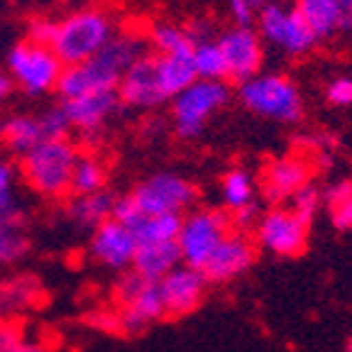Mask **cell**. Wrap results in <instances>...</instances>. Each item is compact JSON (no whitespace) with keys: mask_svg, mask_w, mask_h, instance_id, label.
I'll list each match as a JSON object with an SVG mask.
<instances>
[{"mask_svg":"<svg viewBox=\"0 0 352 352\" xmlns=\"http://www.w3.org/2000/svg\"><path fill=\"white\" fill-rule=\"evenodd\" d=\"M144 54L149 52L147 39H142V34L118 30L96 56L81 61V64L64 66L54 91L61 100H72L83 94L118 88V81L127 72V66L135 64Z\"/></svg>","mask_w":352,"mask_h":352,"instance_id":"1","label":"cell"},{"mask_svg":"<svg viewBox=\"0 0 352 352\" xmlns=\"http://www.w3.org/2000/svg\"><path fill=\"white\" fill-rule=\"evenodd\" d=\"M116 32V17L105 8L83 6L61 17H54L50 47L64 66L81 64L98 54Z\"/></svg>","mask_w":352,"mask_h":352,"instance_id":"2","label":"cell"},{"mask_svg":"<svg viewBox=\"0 0 352 352\" xmlns=\"http://www.w3.org/2000/svg\"><path fill=\"white\" fill-rule=\"evenodd\" d=\"M78 147L69 138L42 140L25 157H20V179L37 196L47 201H61L69 196L72 171L76 164Z\"/></svg>","mask_w":352,"mask_h":352,"instance_id":"3","label":"cell"},{"mask_svg":"<svg viewBox=\"0 0 352 352\" xmlns=\"http://www.w3.org/2000/svg\"><path fill=\"white\" fill-rule=\"evenodd\" d=\"M6 72L12 78L15 88L37 98V96H47L54 91L56 81L64 72V64L52 52V47L37 44L32 39H22L8 50Z\"/></svg>","mask_w":352,"mask_h":352,"instance_id":"4","label":"cell"},{"mask_svg":"<svg viewBox=\"0 0 352 352\" xmlns=\"http://www.w3.org/2000/svg\"><path fill=\"white\" fill-rule=\"evenodd\" d=\"M240 100L254 116L276 122H298L303 116V98L296 83L281 74H257L242 81Z\"/></svg>","mask_w":352,"mask_h":352,"instance_id":"5","label":"cell"},{"mask_svg":"<svg viewBox=\"0 0 352 352\" xmlns=\"http://www.w3.org/2000/svg\"><path fill=\"white\" fill-rule=\"evenodd\" d=\"M230 100V88L226 81L196 78L182 94L171 98L174 130L182 140H196L206 130L210 118Z\"/></svg>","mask_w":352,"mask_h":352,"instance_id":"6","label":"cell"},{"mask_svg":"<svg viewBox=\"0 0 352 352\" xmlns=\"http://www.w3.org/2000/svg\"><path fill=\"white\" fill-rule=\"evenodd\" d=\"M230 232V218L223 210L198 208L182 215V228L176 235V245L182 252V264L204 270L223 237Z\"/></svg>","mask_w":352,"mask_h":352,"instance_id":"7","label":"cell"},{"mask_svg":"<svg viewBox=\"0 0 352 352\" xmlns=\"http://www.w3.org/2000/svg\"><path fill=\"white\" fill-rule=\"evenodd\" d=\"M130 198L147 215H184L196 201V186L182 174L160 171L140 182Z\"/></svg>","mask_w":352,"mask_h":352,"instance_id":"8","label":"cell"},{"mask_svg":"<svg viewBox=\"0 0 352 352\" xmlns=\"http://www.w3.org/2000/svg\"><path fill=\"white\" fill-rule=\"evenodd\" d=\"M254 22H259L257 34H262V39L272 42L292 56L308 54L318 44L316 34L311 32L306 20L298 15L296 8H284L272 0V3L259 8Z\"/></svg>","mask_w":352,"mask_h":352,"instance_id":"9","label":"cell"},{"mask_svg":"<svg viewBox=\"0 0 352 352\" xmlns=\"http://www.w3.org/2000/svg\"><path fill=\"white\" fill-rule=\"evenodd\" d=\"M138 252V240L127 226L120 220L108 218L98 228L91 230L88 240V254L96 264L113 272H127L132 267V259Z\"/></svg>","mask_w":352,"mask_h":352,"instance_id":"10","label":"cell"},{"mask_svg":"<svg viewBox=\"0 0 352 352\" xmlns=\"http://www.w3.org/2000/svg\"><path fill=\"white\" fill-rule=\"evenodd\" d=\"M257 240L272 254L298 257L306 250L308 223H303L292 208H274L259 220Z\"/></svg>","mask_w":352,"mask_h":352,"instance_id":"11","label":"cell"},{"mask_svg":"<svg viewBox=\"0 0 352 352\" xmlns=\"http://www.w3.org/2000/svg\"><path fill=\"white\" fill-rule=\"evenodd\" d=\"M220 50L226 56L228 78L235 83L257 76L262 69V39L252 28H230L218 37Z\"/></svg>","mask_w":352,"mask_h":352,"instance_id":"12","label":"cell"},{"mask_svg":"<svg viewBox=\"0 0 352 352\" xmlns=\"http://www.w3.org/2000/svg\"><path fill=\"white\" fill-rule=\"evenodd\" d=\"M160 294L162 301H164L166 316H188L193 314L201 301L206 296V281L204 272L186 267V264H179L176 270H171L166 276H162L160 281Z\"/></svg>","mask_w":352,"mask_h":352,"instance_id":"13","label":"cell"},{"mask_svg":"<svg viewBox=\"0 0 352 352\" xmlns=\"http://www.w3.org/2000/svg\"><path fill=\"white\" fill-rule=\"evenodd\" d=\"M118 98L125 108L135 110H152L164 103V96L157 83V72H154V54L140 56L135 64L127 66V72L118 81Z\"/></svg>","mask_w":352,"mask_h":352,"instance_id":"14","label":"cell"},{"mask_svg":"<svg viewBox=\"0 0 352 352\" xmlns=\"http://www.w3.org/2000/svg\"><path fill=\"white\" fill-rule=\"evenodd\" d=\"M66 116L72 120V127L81 135H96L108 125L116 113L122 108L118 91H94V94H83L78 98L61 100Z\"/></svg>","mask_w":352,"mask_h":352,"instance_id":"15","label":"cell"},{"mask_svg":"<svg viewBox=\"0 0 352 352\" xmlns=\"http://www.w3.org/2000/svg\"><path fill=\"white\" fill-rule=\"evenodd\" d=\"M254 264V245L240 232H228L223 237L215 252L210 254V259L204 264V276L206 281H215V284H223V281H232L240 274L250 270Z\"/></svg>","mask_w":352,"mask_h":352,"instance_id":"16","label":"cell"},{"mask_svg":"<svg viewBox=\"0 0 352 352\" xmlns=\"http://www.w3.org/2000/svg\"><path fill=\"white\" fill-rule=\"evenodd\" d=\"M118 325L122 333H142L149 325H154L157 320H162L166 316L164 301H162L160 284L157 281H144L138 289L135 296H130L125 303L118 306Z\"/></svg>","mask_w":352,"mask_h":352,"instance_id":"17","label":"cell"},{"mask_svg":"<svg viewBox=\"0 0 352 352\" xmlns=\"http://www.w3.org/2000/svg\"><path fill=\"white\" fill-rule=\"evenodd\" d=\"M179 264H182V252H179L176 240L152 242V245H138L130 270L138 272L147 281H160L171 270H176Z\"/></svg>","mask_w":352,"mask_h":352,"instance_id":"18","label":"cell"},{"mask_svg":"<svg viewBox=\"0 0 352 352\" xmlns=\"http://www.w3.org/2000/svg\"><path fill=\"white\" fill-rule=\"evenodd\" d=\"M116 193L103 188V191L86 193V196H72L66 204V218L78 230H94L103 220L113 218V206H116Z\"/></svg>","mask_w":352,"mask_h":352,"instance_id":"19","label":"cell"},{"mask_svg":"<svg viewBox=\"0 0 352 352\" xmlns=\"http://www.w3.org/2000/svg\"><path fill=\"white\" fill-rule=\"evenodd\" d=\"M311 179V166L298 157H286L279 160L267 169L264 176V191L270 201H281L289 198L294 191H298L301 186H306Z\"/></svg>","mask_w":352,"mask_h":352,"instance_id":"20","label":"cell"},{"mask_svg":"<svg viewBox=\"0 0 352 352\" xmlns=\"http://www.w3.org/2000/svg\"><path fill=\"white\" fill-rule=\"evenodd\" d=\"M42 140L44 132L37 116H12L0 125V144L17 160L37 147Z\"/></svg>","mask_w":352,"mask_h":352,"instance_id":"21","label":"cell"},{"mask_svg":"<svg viewBox=\"0 0 352 352\" xmlns=\"http://www.w3.org/2000/svg\"><path fill=\"white\" fill-rule=\"evenodd\" d=\"M296 10L318 42L340 32L342 8L338 0H296Z\"/></svg>","mask_w":352,"mask_h":352,"instance_id":"22","label":"cell"},{"mask_svg":"<svg viewBox=\"0 0 352 352\" xmlns=\"http://www.w3.org/2000/svg\"><path fill=\"white\" fill-rule=\"evenodd\" d=\"M154 72H157V83L166 100H171L176 94L196 81L191 56H160L154 54Z\"/></svg>","mask_w":352,"mask_h":352,"instance_id":"23","label":"cell"},{"mask_svg":"<svg viewBox=\"0 0 352 352\" xmlns=\"http://www.w3.org/2000/svg\"><path fill=\"white\" fill-rule=\"evenodd\" d=\"M37 296L39 284L30 276L0 281V320H12L22 311H28Z\"/></svg>","mask_w":352,"mask_h":352,"instance_id":"24","label":"cell"},{"mask_svg":"<svg viewBox=\"0 0 352 352\" xmlns=\"http://www.w3.org/2000/svg\"><path fill=\"white\" fill-rule=\"evenodd\" d=\"M17 186H20L17 164L10 160H0V220L25 228L28 213L17 201Z\"/></svg>","mask_w":352,"mask_h":352,"instance_id":"25","label":"cell"},{"mask_svg":"<svg viewBox=\"0 0 352 352\" xmlns=\"http://www.w3.org/2000/svg\"><path fill=\"white\" fill-rule=\"evenodd\" d=\"M108 184V169L94 154L78 152L76 164L72 171V184H69V196H86V193L103 191Z\"/></svg>","mask_w":352,"mask_h":352,"instance_id":"26","label":"cell"},{"mask_svg":"<svg viewBox=\"0 0 352 352\" xmlns=\"http://www.w3.org/2000/svg\"><path fill=\"white\" fill-rule=\"evenodd\" d=\"M191 64L193 72H196V78H206V81H223V78H228L226 56H223L218 39L213 37L193 42Z\"/></svg>","mask_w":352,"mask_h":352,"instance_id":"27","label":"cell"},{"mask_svg":"<svg viewBox=\"0 0 352 352\" xmlns=\"http://www.w3.org/2000/svg\"><path fill=\"white\" fill-rule=\"evenodd\" d=\"M149 44L154 54L160 56H191L193 39L186 28H179L174 22H160L149 30Z\"/></svg>","mask_w":352,"mask_h":352,"instance_id":"28","label":"cell"},{"mask_svg":"<svg viewBox=\"0 0 352 352\" xmlns=\"http://www.w3.org/2000/svg\"><path fill=\"white\" fill-rule=\"evenodd\" d=\"M182 228V215H147L142 213V218L130 228L138 245H152V242H171L179 235Z\"/></svg>","mask_w":352,"mask_h":352,"instance_id":"29","label":"cell"},{"mask_svg":"<svg viewBox=\"0 0 352 352\" xmlns=\"http://www.w3.org/2000/svg\"><path fill=\"white\" fill-rule=\"evenodd\" d=\"M223 204L235 213V210L245 208L254 201V182L250 171L245 169H230L223 176Z\"/></svg>","mask_w":352,"mask_h":352,"instance_id":"30","label":"cell"},{"mask_svg":"<svg viewBox=\"0 0 352 352\" xmlns=\"http://www.w3.org/2000/svg\"><path fill=\"white\" fill-rule=\"evenodd\" d=\"M30 250V240L25 235V228L12 226L0 220V267L20 262Z\"/></svg>","mask_w":352,"mask_h":352,"instance_id":"31","label":"cell"},{"mask_svg":"<svg viewBox=\"0 0 352 352\" xmlns=\"http://www.w3.org/2000/svg\"><path fill=\"white\" fill-rule=\"evenodd\" d=\"M39 125H42L44 132V140H61V138H69L72 135V120L66 116V110L61 103L50 105V108L39 113Z\"/></svg>","mask_w":352,"mask_h":352,"instance_id":"32","label":"cell"},{"mask_svg":"<svg viewBox=\"0 0 352 352\" xmlns=\"http://www.w3.org/2000/svg\"><path fill=\"white\" fill-rule=\"evenodd\" d=\"M292 210L303 220V223H311L314 215L318 213L320 208V201H323V193L314 186V184L308 182L306 186H301L298 191H294L292 196Z\"/></svg>","mask_w":352,"mask_h":352,"instance_id":"33","label":"cell"},{"mask_svg":"<svg viewBox=\"0 0 352 352\" xmlns=\"http://www.w3.org/2000/svg\"><path fill=\"white\" fill-rule=\"evenodd\" d=\"M325 98H328L330 105H338V108L352 105V78H347V76L333 78V81L328 83Z\"/></svg>","mask_w":352,"mask_h":352,"instance_id":"34","label":"cell"},{"mask_svg":"<svg viewBox=\"0 0 352 352\" xmlns=\"http://www.w3.org/2000/svg\"><path fill=\"white\" fill-rule=\"evenodd\" d=\"M228 12L235 28H252L257 20V8H252L248 0H228Z\"/></svg>","mask_w":352,"mask_h":352,"instance_id":"35","label":"cell"},{"mask_svg":"<svg viewBox=\"0 0 352 352\" xmlns=\"http://www.w3.org/2000/svg\"><path fill=\"white\" fill-rule=\"evenodd\" d=\"M52 25H54V17H34L28 25V39L37 44H47L50 47V34H52Z\"/></svg>","mask_w":352,"mask_h":352,"instance_id":"36","label":"cell"},{"mask_svg":"<svg viewBox=\"0 0 352 352\" xmlns=\"http://www.w3.org/2000/svg\"><path fill=\"white\" fill-rule=\"evenodd\" d=\"M350 196H352V182H338L323 193V201L328 204V208L333 210V208H338V206L345 204Z\"/></svg>","mask_w":352,"mask_h":352,"instance_id":"37","label":"cell"},{"mask_svg":"<svg viewBox=\"0 0 352 352\" xmlns=\"http://www.w3.org/2000/svg\"><path fill=\"white\" fill-rule=\"evenodd\" d=\"M330 213H333V226H336L338 230H342V232L352 230V196L347 198L342 206L330 210Z\"/></svg>","mask_w":352,"mask_h":352,"instance_id":"38","label":"cell"},{"mask_svg":"<svg viewBox=\"0 0 352 352\" xmlns=\"http://www.w3.org/2000/svg\"><path fill=\"white\" fill-rule=\"evenodd\" d=\"M20 340V333L10 320H0V352H8Z\"/></svg>","mask_w":352,"mask_h":352,"instance_id":"39","label":"cell"},{"mask_svg":"<svg viewBox=\"0 0 352 352\" xmlns=\"http://www.w3.org/2000/svg\"><path fill=\"white\" fill-rule=\"evenodd\" d=\"M12 91H15V83H12V78L8 76L6 69H0V105H3L8 98H10Z\"/></svg>","mask_w":352,"mask_h":352,"instance_id":"40","label":"cell"},{"mask_svg":"<svg viewBox=\"0 0 352 352\" xmlns=\"http://www.w3.org/2000/svg\"><path fill=\"white\" fill-rule=\"evenodd\" d=\"M254 213H257V204H250V206H245V208H240V210H235V223L237 226H250L254 220Z\"/></svg>","mask_w":352,"mask_h":352,"instance_id":"41","label":"cell"},{"mask_svg":"<svg viewBox=\"0 0 352 352\" xmlns=\"http://www.w3.org/2000/svg\"><path fill=\"white\" fill-rule=\"evenodd\" d=\"M8 352H47L44 350V345H39V342H34V340H17L15 345L10 347Z\"/></svg>","mask_w":352,"mask_h":352,"instance_id":"42","label":"cell"},{"mask_svg":"<svg viewBox=\"0 0 352 352\" xmlns=\"http://www.w3.org/2000/svg\"><path fill=\"white\" fill-rule=\"evenodd\" d=\"M248 3H250L252 8H257V10H259V8L267 6V3H272V0H248Z\"/></svg>","mask_w":352,"mask_h":352,"instance_id":"43","label":"cell"},{"mask_svg":"<svg viewBox=\"0 0 352 352\" xmlns=\"http://www.w3.org/2000/svg\"><path fill=\"white\" fill-rule=\"evenodd\" d=\"M0 3H3V0H0Z\"/></svg>","mask_w":352,"mask_h":352,"instance_id":"44","label":"cell"}]
</instances>
